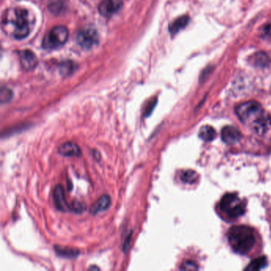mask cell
I'll use <instances>...</instances> for the list:
<instances>
[{
  "mask_svg": "<svg viewBox=\"0 0 271 271\" xmlns=\"http://www.w3.org/2000/svg\"><path fill=\"white\" fill-rule=\"evenodd\" d=\"M189 22V18L188 16H181L180 18H177L175 22L171 24L169 30L172 34H176L179 33L182 29H184Z\"/></svg>",
  "mask_w": 271,
  "mask_h": 271,
  "instance_id": "obj_14",
  "label": "cell"
},
{
  "mask_svg": "<svg viewBox=\"0 0 271 271\" xmlns=\"http://www.w3.org/2000/svg\"><path fill=\"white\" fill-rule=\"evenodd\" d=\"M111 197L108 195H103L92 204L90 212L92 215H96L99 212H104L108 209L109 207L111 206Z\"/></svg>",
  "mask_w": 271,
  "mask_h": 271,
  "instance_id": "obj_12",
  "label": "cell"
},
{
  "mask_svg": "<svg viewBox=\"0 0 271 271\" xmlns=\"http://www.w3.org/2000/svg\"><path fill=\"white\" fill-rule=\"evenodd\" d=\"M157 100L156 99H153L151 102L147 103V107L144 110V115L146 117L149 116L151 115V112L153 111V109L155 108V105H156Z\"/></svg>",
  "mask_w": 271,
  "mask_h": 271,
  "instance_id": "obj_21",
  "label": "cell"
},
{
  "mask_svg": "<svg viewBox=\"0 0 271 271\" xmlns=\"http://www.w3.org/2000/svg\"><path fill=\"white\" fill-rule=\"evenodd\" d=\"M236 114L245 124L251 125L257 133H264L271 125V118L256 101H248L237 106Z\"/></svg>",
  "mask_w": 271,
  "mask_h": 271,
  "instance_id": "obj_2",
  "label": "cell"
},
{
  "mask_svg": "<svg viewBox=\"0 0 271 271\" xmlns=\"http://www.w3.org/2000/svg\"><path fill=\"white\" fill-rule=\"evenodd\" d=\"M54 248H55L56 253L62 257L73 259L79 256V252L78 250L73 249V248H63L61 246H55Z\"/></svg>",
  "mask_w": 271,
  "mask_h": 271,
  "instance_id": "obj_16",
  "label": "cell"
},
{
  "mask_svg": "<svg viewBox=\"0 0 271 271\" xmlns=\"http://www.w3.org/2000/svg\"><path fill=\"white\" fill-rule=\"evenodd\" d=\"M86 208H87L86 204H84L82 202L78 201V200H75V201L73 202L71 205H70L71 211L78 214L82 213V212H85Z\"/></svg>",
  "mask_w": 271,
  "mask_h": 271,
  "instance_id": "obj_19",
  "label": "cell"
},
{
  "mask_svg": "<svg viewBox=\"0 0 271 271\" xmlns=\"http://www.w3.org/2000/svg\"><path fill=\"white\" fill-rule=\"evenodd\" d=\"M13 96V93L11 90H9L7 88L2 87L1 89V93H0V99L2 103H6L8 101H10Z\"/></svg>",
  "mask_w": 271,
  "mask_h": 271,
  "instance_id": "obj_20",
  "label": "cell"
},
{
  "mask_svg": "<svg viewBox=\"0 0 271 271\" xmlns=\"http://www.w3.org/2000/svg\"><path fill=\"white\" fill-rule=\"evenodd\" d=\"M21 66L26 71L34 70L38 65V58L34 52L29 50H22L18 54Z\"/></svg>",
  "mask_w": 271,
  "mask_h": 271,
  "instance_id": "obj_8",
  "label": "cell"
},
{
  "mask_svg": "<svg viewBox=\"0 0 271 271\" xmlns=\"http://www.w3.org/2000/svg\"><path fill=\"white\" fill-rule=\"evenodd\" d=\"M181 269L184 270V271H196L198 268L196 264L192 262L187 261L182 264Z\"/></svg>",
  "mask_w": 271,
  "mask_h": 271,
  "instance_id": "obj_22",
  "label": "cell"
},
{
  "mask_svg": "<svg viewBox=\"0 0 271 271\" xmlns=\"http://www.w3.org/2000/svg\"><path fill=\"white\" fill-rule=\"evenodd\" d=\"M263 34H264L265 38H271V25L264 26Z\"/></svg>",
  "mask_w": 271,
  "mask_h": 271,
  "instance_id": "obj_23",
  "label": "cell"
},
{
  "mask_svg": "<svg viewBox=\"0 0 271 271\" xmlns=\"http://www.w3.org/2000/svg\"><path fill=\"white\" fill-rule=\"evenodd\" d=\"M58 153L64 157H79L82 155V151L77 143L66 142L58 147Z\"/></svg>",
  "mask_w": 271,
  "mask_h": 271,
  "instance_id": "obj_11",
  "label": "cell"
},
{
  "mask_svg": "<svg viewBox=\"0 0 271 271\" xmlns=\"http://www.w3.org/2000/svg\"><path fill=\"white\" fill-rule=\"evenodd\" d=\"M221 137L224 143L232 145L237 143L241 139L242 135L236 127L228 126L222 130Z\"/></svg>",
  "mask_w": 271,
  "mask_h": 271,
  "instance_id": "obj_10",
  "label": "cell"
},
{
  "mask_svg": "<svg viewBox=\"0 0 271 271\" xmlns=\"http://www.w3.org/2000/svg\"><path fill=\"white\" fill-rule=\"evenodd\" d=\"M54 200L56 207L62 212H67L70 211V205L68 204L66 200L65 191H64L63 186L61 184H58L55 186L54 189Z\"/></svg>",
  "mask_w": 271,
  "mask_h": 271,
  "instance_id": "obj_9",
  "label": "cell"
},
{
  "mask_svg": "<svg viewBox=\"0 0 271 271\" xmlns=\"http://www.w3.org/2000/svg\"><path fill=\"white\" fill-rule=\"evenodd\" d=\"M77 41L83 49L90 50L99 43V34L95 27L87 26L78 32Z\"/></svg>",
  "mask_w": 271,
  "mask_h": 271,
  "instance_id": "obj_6",
  "label": "cell"
},
{
  "mask_svg": "<svg viewBox=\"0 0 271 271\" xmlns=\"http://www.w3.org/2000/svg\"><path fill=\"white\" fill-rule=\"evenodd\" d=\"M198 176L199 175H197V173L189 170V171H184V172L182 173L181 179L184 183L192 184V183H195L198 180V178H199Z\"/></svg>",
  "mask_w": 271,
  "mask_h": 271,
  "instance_id": "obj_18",
  "label": "cell"
},
{
  "mask_svg": "<svg viewBox=\"0 0 271 271\" xmlns=\"http://www.w3.org/2000/svg\"><path fill=\"white\" fill-rule=\"evenodd\" d=\"M35 17L25 8H9L2 16L4 32L14 39L26 38L34 28Z\"/></svg>",
  "mask_w": 271,
  "mask_h": 271,
  "instance_id": "obj_1",
  "label": "cell"
},
{
  "mask_svg": "<svg viewBox=\"0 0 271 271\" xmlns=\"http://www.w3.org/2000/svg\"><path fill=\"white\" fill-rule=\"evenodd\" d=\"M228 240L235 252L245 255L254 248L256 244V236L253 230L249 227L234 226L228 232Z\"/></svg>",
  "mask_w": 271,
  "mask_h": 271,
  "instance_id": "obj_3",
  "label": "cell"
},
{
  "mask_svg": "<svg viewBox=\"0 0 271 271\" xmlns=\"http://www.w3.org/2000/svg\"><path fill=\"white\" fill-rule=\"evenodd\" d=\"M220 207L222 212L232 219L243 216L246 211L245 203L235 193L224 195L220 201Z\"/></svg>",
  "mask_w": 271,
  "mask_h": 271,
  "instance_id": "obj_4",
  "label": "cell"
},
{
  "mask_svg": "<svg viewBox=\"0 0 271 271\" xmlns=\"http://www.w3.org/2000/svg\"><path fill=\"white\" fill-rule=\"evenodd\" d=\"M69 38V30L66 26H57L48 32L42 41V47L48 50H56L63 46Z\"/></svg>",
  "mask_w": 271,
  "mask_h": 271,
  "instance_id": "obj_5",
  "label": "cell"
},
{
  "mask_svg": "<svg viewBox=\"0 0 271 271\" xmlns=\"http://www.w3.org/2000/svg\"><path fill=\"white\" fill-rule=\"evenodd\" d=\"M268 265V260L264 256L257 258L248 266V268H246L247 271H260L264 269Z\"/></svg>",
  "mask_w": 271,
  "mask_h": 271,
  "instance_id": "obj_17",
  "label": "cell"
},
{
  "mask_svg": "<svg viewBox=\"0 0 271 271\" xmlns=\"http://www.w3.org/2000/svg\"><path fill=\"white\" fill-rule=\"evenodd\" d=\"M252 66L258 68H266L270 66L271 61L269 56L264 52H260L254 54L252 58H250Z\"/></svg>",
  "mask_w": 271,
  "mask_h": 271,
  "instance_id": "obj_13",
  "label": "cell"
},
{
  "mask_svg": "<svg viewBox=\"0 0 271 271\" xmlns=\"http://www.w3.org/2000/svg\"><path fill=\"white\" fill-rule=\"evenodd\" d=\"M199 136L202 140L205 141V142H211L216 138V132L213 127L206 125L200 128Z\"/></svg>",
  "mask_w": 271,
  "mask_h": 271,
  "instance_id": "obj_15",
  "label": "cell"
},
{
  "mask_svg": "<svg viewBox=\"0 0 271 271\" xmlns=\"http://www.w3.org/2000/svg\"><path fill=\"white\" fill-rule=\"evenodd\" d=\"M94 269V270H99V268H96V267H91L90 268V270Z\"/></svg>",
  "mask_w": 271,
  "mask_h": 271,
  "instance_id": "obj_24",
  "label": "cell"
},
{
  "mask_svg": "<svg viewBox=\"0 0 271 271\" xmlns=\"http://www.w3.org/2000/svg\"><path fill=\"white\" fill-rule=\"evenodd\" d=\"M122 6L123 0H103L99 4V14L109 18L119 11Z\"/></svg>",
  "mask_w": 271,
  "mask_h": 271,
  "instance_id": "obj_7",
  "label": "cell"
}]
</instances>
